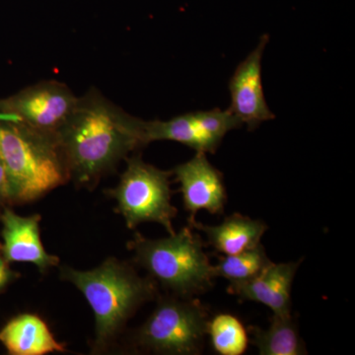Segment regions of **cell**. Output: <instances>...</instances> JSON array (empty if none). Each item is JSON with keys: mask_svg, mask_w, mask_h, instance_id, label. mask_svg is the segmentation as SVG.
<instances>
[{"mask_svg": "<svg viewBox=\"0 0 355 355\" xmlns=\"http://www.w3.org/2000/svg\"><path fill=\"white\" fill-rule=\"evenodd\" d=\"M146 121L123 111L92 88L78 97L57 132L69 181L91 189L128 154L146 146Z\"/></svg>", "mask_w": 355, "mask_h": 355, "instance_id": "obj_1", "label": "cell"}, {"mask_svg": "<svg viewBox=\"0 0 355 355\" xmlns=\"http://www.w3.org/2000/svg\"><path fill=\"white\" fill-rule=\"evenodd\" d=\"M60 272V279L73 284L93 311L96 354L108 350L137 310L158 295L150 277H140L132 265L114 257L93 270L62 266Z\"/></svg>", "mask_w": 355, "mask_h": 355, "instance_id": "obj_2", "label": "cell"}, {"mask_svg": "<svg viewBox=\"0 0 355 355\" xmlns=\"http://www.w3.org/2000/svg\"><path fill=\"white\" fill-rule=\"evenodd\" d=\"M0 157L8 176L12 205L35 202L69 182L57 135L2 114Z\"/></svg>", "mask_w": 355, "mask_h": 355, "instance_id": "obj_3", "label": "cell"}, {"mask_svg": "<svg viewBox=\"0 0 355 355\" xmlns=\"http://www.w3.org/2000/svg\"><path fill=\"white\" fill-rule=\"evenodd\" d=\"M202 241L191 226L161 238L148 239L139 233L128 243L135 265L164 291L180 297H193L214 286L212 265Z\"/></svg>", "mask_w": 355, "mask_h": 355, "instance_id": "obj_4", "label": "cell"}, {"mask_svg": "<svg viewBox=\"0 0 355 355\" xmlns=\"http://www.w3.org/2000/svg\"><path fill=\"white\" fill-rule=\"evenodd\" d=\"M209 319V308L197 298L157 295L155 308L135 334L133 343L157 354H200Z\"/></svg>", "mask_w": 355, "mask_h": 355, "instance_id": "obj_5", "label": "cell"}, {"mask_svg": "<svg viewBox=\"0 0 355 355\" xmlns=\"http://www.w3.org/2000/svg\"><path fill=\"white\" fill-rule=\"evenodd\" d=\"M127 168L116 188L107 195L116 200V210L133 229L146 222L160 224L170 235L174 234L173 220L178 209L172 205V171H164L133 155L125 159Z\"/></svg>", "mask_w": 355, "mask_h": 355, "instance_id": "obj_6", "label": "cell"}, {"mask_svg": "<svg viewBox=\"0 0 355 355\" xmlns=\"http://www.w3.org/2000/svg\"><path fill=\"white\" fill-rule=\"evenodd\" d=\"M77 100L78 97L64 83L41 81L0 99V114L41 132L57 135L76 107Z\"/></svg>", "mask_w": 355, "mask_h": 355, "instance_id": "obj_7", "label": "cell"}, {"mask_svg": "<svg viewBox=\"0 0 355 355\" xmlns=\"http://www.w3.org/2000/svg\"><path fill=\"white\" fill-rule=\"evenodd\" d=\"M172 173L180 184L184 210L190 214L189 222L195 220L200 210L223 214L227 202L223 175L207 160V153H197L188 162L175 167Z\"/></svg>", "mask_w": 355, "mask_h": 355, "instance_id": "obj_8", "label": "cell"}, {"mask_svg": "<svg viewBox=\"0 0 355 355\" xmlns=\"http://www.w3.org/2000/svg\"><path fill=\"white\" fill-rule=\"evenodd\" d=\"M268 38L266 34L261 37L258 46L238 65L229 83L231 105L228 110L243 125L246 123L249 130L275 118L266 104L261 81V58Z\"/></svg>", "mask_w": 355, "mask_h": 355, "instance_id": "obj_9", "label": "cell"}, {"mask_svg": "<svg viewBox=\"0 0 355 355\" xmlns=\"http://www.w3.org/2000/svg\"><path fill=\"white\" fill-rule=\"evenodd\" d=\"M40 214L22 216L9 207L0 210L2 224L1 253L7 263L36 266L42 273L60 265V259L46 252L40 230Z\"/></svg>", "mask_w": 355, "mask_h": 355, "instance_id": "obj_10", "label": "cell"}, {"mask_svg": "<svg viewBox=\"0 0 355 355\" xmlns=\"http://www.w3.org/2000/svg\"><path fill=\"white\" fill-rule=\"evenodd\" d=\"M302 260L270 263L254 279L243 284H229L228 293L240 301H253L266 306L272 315L291 316V288Z\"/></svg>", "mask_w": 355, "mask_h": 355, "instance_id": "obj_11", "label": "cell"}, {"mask_svg": "<svg viewBox=\"0 0 355 355\" xmlns=\"http://www.w3.org/2000/svg\"><path fill=\"white\" fill-rule=\"evenodd\" d=\"M189 225L205 233L207 246L222 254H239L254 249L261 244L268 230L265 222L240 214L226 217L217 225H205L196 219L189 222Z\"/></svg>", "mask_w": 355, "mask_h": 355, "instance_id": "obj_12", "label": "cell"}, {"mask_svg": "<svg viewBox=\"0 0 355 355\" xmlns=\"http://www.w3.org/2000/svg\"><path fill=\"white\" fill-rule=\"evenodd\" d=\"M0 343L12 355H44L65 350L64 343L55 340L46 322L28 313L12 318L2 327Z\"/></svg>", "mask_w": 355, "mask_h": 355, "instance_id": "obj_13", "label": "cell"}, {"mask_svg": "<svg viewBox=\"0 0 355 355\" xmlns=\"http://www.w3.org/2000/svg\"><path fill=\"white\" fill-rule=\"evenodd\" d=\"M146 137L148 144L158 140H171L197 153H216L220 146V142L205 130L200 112L180 114L169 121H146Z\"/></svg>", "mask_w": 355, "mask_h": 355, "instance_id": "obj_14", "label": "cell"}, {"mask_svg": "<svg viewBox=\"0 0 355 355\" xmlns=\"http://www.w3.org/2000/svg\"><path fill=\"white\" fill-rule=\"evenodd\" d=\"M251 343L261 355L306 354L304 343L301 340L297 326L291 316L272 315L268 329L252 326L248 329Z\"/></svg>", "mask_w": 355, "mask_h": 355, "instance_id": "obj_15", "label": "cell"}, {"mask_svg": "<svg viewBox=\"0 0 355 355\" xmlns=\"http://www.w3.org/2000/svg\"><path fill=\"white\" fill-rule=\"evenodd\" d=\"M270 263L265 248L260 244L242 253L219 257L218 263L212 265V273L214 277L227 279L229 284H243L254 279Z\"/></svg>", "mask_w": 355, "mask_h": 355, "instance_id": "obj_16", "label": "cell"}, {"mask_svg": "<svg viewBox=\"0 0 355 355\" xmlns=\"http://www.w3.org/2000/svg\"><path fill=\"white\" fill-rule=\"evenodd\" d=\"M207 336L212 347L220 355H242L249 345V331L241 320L228 313L210 318Z\"/></svg>", "mask_w": 355, "mask_h": 355, "instance_id": "obj_17", "label": "cell"}, {"mask_svg": "<svg viewBox=\"0 0 355 355\" xmlns=\"http://www.w3.org/2000/svg\"><path fill=\"white\" fill-rule=\"evenodd\" d=\"M10 205H12V202H11L8 176H7L3 161L0 157V210Z\"/></svg>", "mask_w": 355, "mask_h": 355, "instance_id": "obj_18", "label": "cell"}, {"mask_svg": "<svg viewBox=\"0 0 355 355\" xmlns=\"http://www.w3.org/2000/svg\"><path fill=\"white\" fill-rule=\"evenodd\" d=\"M17 277V273L11 270L10 266L0 253V293L7 288L9 284H12Z\"/></svg>", "mask_w": 355, "mask_h": 355, "instance_id": "obj_19", "label": "cell"}]
</instances>
